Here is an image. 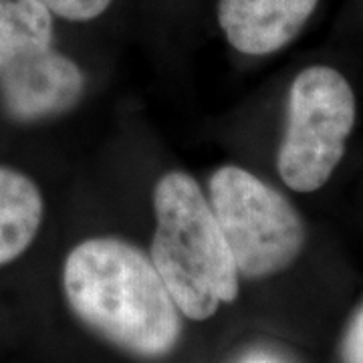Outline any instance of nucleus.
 I'll return each instance as SVG.
<instances>
[{"instance_id":"nucleus-2","label":"nucleus","mask_w":363,"mask_h":363,"mask_svg":"<svg viewBox=\"0 0 363 363\" xmlns=\"http://www.w3.org/2000/svg\"><path fill=\"white\" fill-rule=\"evenodd\" d=\"M156 233L150 260L178 311L210 319L224 303L238 297V269L198 182L169 172L154 188Z\"/></svg>"},{"instance_id":"nucleus-3","label":"nucleus","mask_w":363,"mask_h":363,"mask_svg":"<svg viewBox=\"0 0 363 363\" xmlns=\"http://www.w3.org/2000/svg\"><path fill=\"white\" fill-rule=\"evenodd\" d=\"M75 61L52 47V13L39 0H0V95L18 121L73 109L83 95Z\"/></svg>"},{"instance_id":"nucleus-1","label":"nucleus","mask_w":363,"mask_h":363,"mask_svg":"<svg viewBox=\"0 0 363 363\" xmlns=\"http://www.w3.org/2000/svg\"><path fill=\"white\" fill-rule=\"evenodd\" d=\"M63 289L81 323L130 355L157 359L180 341L176 303L152 260L125 240L77 245L63 267Z\"/></svg>"},{"instance_id":"nucleus-5","label":"nucleus","mask_w":363,"mask_h":363,"mask_svg":"<svg viewBox=\"0 0 363 363\" xmlns=\"http://www.w3.org/2000/svg\"><path fill=\"white\" fill-rule=\"evenodd\" d=\"M355 117V93L337 69H303L289 89L285 135L277 154L285 186L301 194L323 188L345 156Z\"/></svg>"},{"instance_id":"nucleus-4","label":"nucleus","mask_w":363,"mask_h":363,"mask_svg":"<svg viewBox=\"0 0 363 363\" xmlns=\"http://www.w3.org/2000/svg\"><path fill=\"white\" fill-rule=\"evenodd\" d=\"M208 202L233 252L238 274L267 279L301 257L307 230L279 190L238 166H222L208 184Z\"/></svg>"},{"instance_id":"nucleus-8","label":"nucleus","mask_w":363,"mask_h":363,"mask_svg":"<svg viewBox=\"0 0 363 363\" xmlns=\"http://www.w3.org/2000/svg\"><path fill=\"white\" fill-rule=\"evenodd\" d=\"M52 14L67 21H93L109 9L113 0H39Z\"/></svg>"},{"instance_id":"nucleus-6","label":"nucleus","mask_w":363,"mask_h":363,"mask_svg":"<svg viewBox=\"0 0 363 363\" xmlns=\"http://www.w3.org/2000/svg\"><path fill=\"white\" fill-rule=\"evenodd\" d=\"M319 0H218V25L236 51L262 57L285 49Z\"/></svg>"},{"instance_id":"nucleus-9","label":"nucleus","mask_w":363,"mask_h":363,"mask_svg":"<svg viewBox=\"0 0 363 363\" xmlns=\"http://www.w3.org/2000/svg\"><path fill=\"white\" fill-rule=\"evenodd\" d=\"M341 362L363 363V305L355 317L351 319L350 327L341 341Z\"/></svg>"},{"instance_id":"nucleus-7","label":"nucleus","mask_w":363,"mask_h":363,"mask_svg":"<svg viewBox=\"0 0 363 363\" xmlns=\"http://www.w3.org/2000/svg\"><path fill=\"white\" fill-rule=\"evenodd\" d=\"M43 196L25 174L0 168V267L18 259L37 238Z\"/></svg>"},{"instance_id":"nucleus-10","label":"nucleus","mask_w":363,"mask_h":363,"mask_svg":"<svg viewBox=\"0 0 363 363\" xmlns=\"http://www.w3.org/2000/svg\"><path fill=\"white\" fill-rule=\"evenodd\" d=\"M247 363H272L269 359H264V357H255V359H248Z\"/></svg>"}]
</instances>
